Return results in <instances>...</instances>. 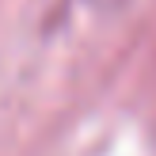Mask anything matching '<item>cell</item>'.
Here are the masks:
<instances>
[]
</instances>
